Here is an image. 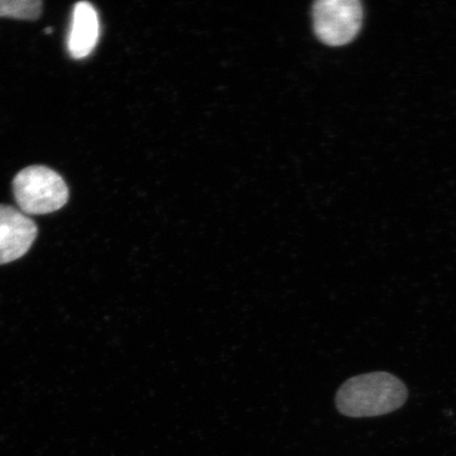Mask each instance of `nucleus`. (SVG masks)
I'll list each match as a JSON object with an SVG mask.
<instances>
[{
  "mask_svg": "<svg viewBox=\"0 0 456 456\" xmlns=\"http://www.w3.org/2000/svg\"><path fill=\"white\" fill-rule=\"evenodd\" d=\"M407 396L406 386L395 375L373 372L346 380L336 395V407L349 418H374L396 411Z\"/></svg>",
  "mask_w": 456,
  "mask_h": 456,
  "instance_id": "1",
  "label": "nucleus"
},
{
  "mask_svg": "<svg viewBox=\"0 0 456 456\" xmlns=\"http://www.w3.org/2000/svg\"><path fill=\"white\" fill-rule=\"evenodd\" d=\"M12 186L16 202L26 215L54 213L64 208L69 199L65 180L53 169L41 165L20 170Z\"/></svg>",
  "mask_w": 456,
  "mask_h": 456,
  "instance_id": "2",
  "label": "nucleus"
},
{
  "mask_svg": "<svg viewBox=\"0 0 456 456\" xmlns=\"http://www.w3.org/2000/svg\"><path fill=\"white\" fill-rule=\"evenodd\" d=\"M317 37L330 45L352 41L361 28L362 5L358 0H319L313 9Z\"/></svg>",
  "mask_w": 456,
  "mask_h": 456,
  "instance_id": "3",
  "label": "nucleus"
},
{
  "mask_svg": "<svg viewBox=\"0 0 456 456\" xmlns=\"http://www.w3.org/2000/svg\"><path fill=\"white\" fill-rule=\"evenodd\" d=\"M37 237V226L28 216L8 205H0V265L21 258Z\"/></svg>",
  "mask_w": 456,
  "mask_h": 456,
  "instance_id": "4",
  "label": "nucleus"
},
{
  "mask_svg": "<svg viewBox=\"0 0 456 456\" xmlns=\"http://www.w3.org/2000/svg\"><path fill=\"white\" fill-rule=\"evenodd\" d=\"M99 15L93 4L79 2L74 5L72 22L68 37V53L74 60L87 57L99 42Z\"/></svg>",
  "mask_w": 456,
  "mask_h": 456,
  "instance_id": "5",
  "label": "nucleus"
},
{
  "mask_svg": "<svg viewBox=\"0 0 456 456\" xmlns=\"http://www.w3.org/2000/svg\"><path fill=\"white\" fill-rule=\"evenodd\" d=\"M41 0H0V17L36 20L42 14Z\"/></svg>",
  "mask_w": 456,
  "mask_h": 456,
  "instance_id": "6",
  "label": "nucleus"
},
{
  "mask_svg": "<svg viewBox=\"0 0 456 456\" xmlns=\"http://www.w3.org/2000/svg\"><path fill=\"white\" fill-rule=\"evenodd\" d=\"M45 32L47 33V34H51V33L53 32V28H45Z\"/></svg>",
  "mask_w": 456,
  "mask_h": 456,
  "instance_id": "7",
  "label": "nucleus"
}]
</instances>
